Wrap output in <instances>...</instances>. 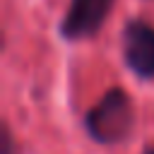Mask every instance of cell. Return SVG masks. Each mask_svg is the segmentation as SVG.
<instances>
[{
    "label": "cell",
    "mask_w": 154,
    "mask_h": 154,
    "mask_svg": "<svg viewBox=\"0 0 154 154\" xmlns=\"http://www.w3.org/2000/svg\"><path fill=\"white\" fill-rule=\"evenodd\" d=\"M142 154H154V147H147V149H144Z\"/></svg>",
    "instance_id": "4"
},
{
    "label": "cell",
    "mask_w": 154,
    "mask_h": 154,
    "mask_svg": "<svg viewBox=\"0 0 154 154\" xmlns=\"http://www.w3.org/2000/svg\"><path fill=\"white\" fill-rule=\"evenodd\" d=\"M123 55L137 77L154 79V26L142 19L128 22L123 31Z\"/></svg>",
    "instance_id": "3"
},
{
    "label": "cell",
    "mask_w": 154,
    "mask_h": 154,
    "mask_svg": "<svg viewBox=\"0 0 154 154\" xmlns=\"http://www.w3.org/2000/svg\"><path fill=\"white\" fill-rule=\"evenodd\" d=\"M113 0H70V7L60 22V34L67 41H82L94 36L111 12Z\"/></svg>",
    "instance_id": "2"
},
{
    "label": "cell",
    "mask_w": 154,
    "mask_h": 154,
    "mask_svg": "<svg viewBox=\"0 0 154 154\" xmlns=\"http://www.w3.org/2000/svg\"><path fill=\"white\" fill-rule=\"evenodd\" d=\"M132 120H135V111H132L130 96L123 89L113 87L101 96L99 103L91 106L84 125H87V132L96 142L116 144V142H120L130 135Z\"/></svg>",
    "instance_id": "1"
}]
</instances>
